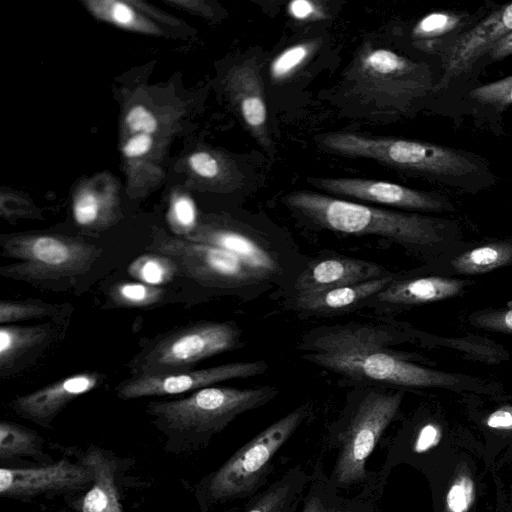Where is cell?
Listing matches in <instances>:
<instances>
[{
  "label": "cell",
  "instance_id": "6da1fadb",
  "mask_svg": "<svg viewBox=\"0 0 512 512\" xmlns=\"http://www.w3.org/2000/svg\"><path fill=\"white\" fill-rule=\"evenodd\" d=\"M410 329L396 324L349 322L310 330L298 349L302 359L363 387L445 388L489 391V383L459 373L431 369L396 349Z\"/></svg>",
  "mask_w": 512,
  "mask_h": 512
},
{
  "label": "cell",
  "instance_id": "7a4b0ae2",
  "mask_svg": "<svg viewBox=\"0 0 512 512\" xmlns=\"http://www.w3.org/2000/svg\"><path fill=\"white\" fill-rule=\"evenodd\" d=\"M283 201L299 216L320 228L358 236H378L415 251L426 252L440 246L447 236V223L439 219L368 206L313 191H293Z\"/></svg>",
  "mask_w": 512,
  "mask_h": 512
},
{
  "label": "cell",
  "instance_id": "3957f363",
  "mask_svg": "<svg viewBox=\"0 0 512 512\" xmlns=\"http://www.w3.org/2000/svg\"><path fill=\"white\" fill-rule=\"evenodd\" d=\"M275 386L206 387L175 400L151 401L146 411L170 439L200 443L221 432L237 416L277 396Z\"/></svg>",
  "mask_w": 512,
  "mask_h": 512
},
{
  "label": "cell",
  "instance_id": "277c9868",
  "mask_svg": "<svg viewBox=\"0 0 512 512\" xmlns=\"http://www.w3.org/2000/svg\"><path fill=\"white\" fill-rule=\"evenodd\" d=\"M316 139L320 147L333 154L370 159L428 176L462 177L478 168L475 161L458 150L421 141L355 132H330Z\"/></svg>",
  "mask_w": 512,
  "mask_h": 512
},
{
  "label": "cell",
  "instance_id": "5b68a950",
  "mask_svg": "<svg viewBox=\"0 0 512 512\" xmlns=\"http://www.w3.org/2000/svg\"><path fill=\"white\" fill-rule=\"evenodd\" d=\"M0 245L2 256L17 260L0 268L2 276L55 289L86 274L102 254L95 245L48 234L7 236Z\"/></svg>",
  "mask_w": 512,
  "mask_h": 512
},
{
  "label": "cell",
  "instance_id": "8992f818",
  "mask_svg": "<svg viewBox=\"0 0 512 512\" xmlns=\"http://www.w3.org/2000/svg\"><path fill=\"white\" fill-rule=\"evenodd\" d=\"M311 412L304 403L266 427L204 480L209 504L252 495L265 482L272 460Z\"/></svg>",
  "mask_w": 512,
  "mask_h": 512
},
{
  "label": "cell",
  "instance_id": "52a82bcc",
  "mask_svg": "<svg viewBox=\"0 0 512 512\" xmlns=\"http://www.w3.org/2000/svg\"><path fill=\"white\" fill-rule=\"evenodd\" d=\"M363 388L340 431L339 452L328 480L336 489L366 479L367 459L396 417L404 396L403 390Z\"/></svg>",
  "mask_w": 512,
  "mask_h": 512
},
{
  "label": "cell",
  "instance_id": "ba28073f",
  "mask_svg": "<svg viewBox=\"0 0 512 512\" xmlns=\"http://www.w3.org/2000/svg\"><path fill=\"white\" fill-rule=\"evenodd\" d=\"M235 322L200 321L151 340L129 362L131 375H151L194 369L200 361L243 346Z\"/></svg>",
  "mask_w": 512,
  "mask_h": 512
},
{
  "label": "cell",
  "instance_id": "9c48e42d",
  "mask_svg": "<svg viewBox=\"0 0 512 512\" xmlns=\"http://www.w3.org/2000/svg\"><path fill=\"white\" fill-rule=\"evenodd\" d=\"M420 66L386 48L365 46L346 72L348 96L372 111H392L420 87Z\"/></svg>",
  "mask_w": 512,
  "mask_h": 512
},
{
  "label": "cell",
  "instance_id": "30bf717a",
  "mask_svg": "<svg viewBox=\"0 0 512 512\" xmlns=\"http://www.w3.org/2000/svg\"><path fill=\"white\" fill-rule=\"evenodd\" d=\"M146 250L171 257L180 272L204 286L234 289L268 279L226 250L185 238L160 239Z\"/></svg>",
  "mask_w": 512,
  "mask_h": 512
},
{
  "label": "cell",
  "instance_id": "8fae6325",
  "mask_svg": "<svg viewBox=\"0 0 512 512\" xmlns=\"http://www.w3.org/2000/svg\"><path fill=\"white\" fill-rule=\"evenodd\" d=\"M268 364L261 361L231 362L204 369L131 375L116 386V395L123 400L150 396H171L197 391L232 379L248 378L263 374Z\"/></svg>",
  "mask_w": 512,
  "mask_h": 512
},
{
  "label": "cell",
  "instance_id": "7c38bea8",
  "mask_svg": "<svg viewBox=\"0 0 512 512\" xmlns=\"http://www.w3.org/2000/svg\"><path fill=\"white\" fill-rule=\"evenodd\" d=\"M307 181L327 193L365 202L426 212L452 209L440 197L397 183L349 177H308Z\"/></svg>",
  "mask_w": 512,
  "mask_h": 512
},
{
  "label": "cell",
  "instance_id": "4fadbf2b",
  "mask_svg": "<svg viewBox=\"0 0 512 512\" xmlns=\"http://www.w3.org/2000/svg\"><path fill=\"white\" fill-rule=\"evenodd\" d=\"M94 472L85 464L67 459L46 466L0 469V495L8 498L34 497L51 491H72L92 484Z\"/></svg>",
  "mask_w": 512,
  "mask_h": 512
},
{
  "label": "cell",
  "instance_id": "5bb4252c",
  "mask_svg": "<svg viewBox=\"0 0 512 512\" xmlns=\"http://www.w3.org/2000/svg\"><path fill=\"white\" fill-rule=\"evenodd\" d=\"M64 331V320L24 326L1 325L0 378L9 379L31 368Z\"/></svg>",
  "mask_w": 512,
  "mask_h": 512
},
{
  "label": "cell",
  "instance_id": "9a60e30c",
  "mask_svg": "<svg viewBox=\"0 0 512 512\" xmlns=\"http://www.w3.org/2000/svg\"><path fill=\"white\" fill-rule=\"evenodd\" d=\"M104 381L105 376L97 371L80 372L18 396L8 406L18 416L48 428L70 402Z\"/></svg>",
  "mask_w": 512,
  "mask_h": 512
},
{
  "label": "cell",
  "instance_id": "2e32d148",
  "mask_svg": "<svg viewBox=\"0 0 512 512\" xmlns=\"http://www.w3.org/2000/svg\"><path fill=\"white\" fill-rule=\"evenodd\" d=\"M185 239L226 250L269 278L282 272L275 252L262 237L241 225H213L194 228Z\"/></svg>",
  "mask_w": 512,
  "mask_h": 512
},
{
  "label": "cell",
  "instance_id": "e0dca14e",
  "mask_svg": "<svg viewBox=\"0 0 512 512\" xmlns=\"http://www.w3.org/2000/svg\"><path fill=\"white\" fill-rule=\"evenodd\" d=\"M473 284L467 279L445 276L394 278L364 307L396 311L412 306L446 300L463 294Z\"/></svg>",
  "mask_w": 512,
  "mask_h": 512
},
{
  "label": "cell",
  "instance_id": "ac0fdd59",
  "mask_svg": "<svg viewBox=\"0 0 512 512\" xmlns=\"http://www.w3.org/2000/svg\"><path fill=\"white\" fill-rule=\"evenodd\" d=\"M230 88L244 125L258 144L269 151L272 143L268 132V110L256 58L250 57L234 68Z\"/></svg>",
  "mask_w": 512,
  "mask_h": 512
},
{
  "label": "cell",
  "instance_id": "d6986e66",
  "mask_svg": "<svg viewBox=\"0 0 512 512\" xmlns=\"http://www.w3.org/2000/svg\"><path fill=\"white\" fill-rule=\"evenodd\" d=\"M512 32V3L494 11L452 47L444 67L443 82L468 70L476 60Z\"/></svg>",
  "mask_w": 512,
  "mask_h": 512
},
{
  "label": "cell",
  "instance_id": "ffe728a7",
  "mask_svg": "<svg viewBox=\"0 0 512 512\" xmlns=\"http://www.w3.org/2000/svg\"><path fill=\"white\" fill-rule=\"evenodd\" d=\"M391 275L380 265L351 257H329L312 262L296 279L295 293H310L359 284Z\"/></svg>",
  "mask_w": 512,
  "mask_h": 512
},
{
  "label": "cell",
  "instance_id": "44dd1931",
  "mask_svg": "<svg viewBox=\"0 0 512 512\" xmlns=\"http://www.w3.org/2000/svg\"><path fill=\"white\" fill-rule=\"evenodd\" d=\"M394 278L395 276L387 275L354 285L310 293H295L291 299V307L306 316L324 317L348 313L363 308Z\"/></svg>",
  "mask_w": 512,
  "mask_h": 512
},
{
  "label": "cell",
  "instance_id": "7402d4cb",
  "mask_svg": "<svg viewBox=\"0 0 512 512\" xmlns=\"http://www.w3.org/2000/svg\"><path fill=\"white\" fill-rule=\"evenodd\" d=\"M82 463L94 472L90 489L79 502L80 512H124L115 484L116 464L98 447L90 448Z\"/></svg>",
  "mask_w": 512,
  "mask_h": 512
},
{
  "label": "cell",
  "instance_id": "603a6c76",
  "mask_svg": "<svg viewBox=\"0 0 512 512\" xmlns=\"http://www.w3.org/2000/svg\"><path fill=\"white\" fill-rule=\"evenodd\" d=\"M310 479L301 467L290 469L267 489L255 495L245 512H295Z\"/></svg>",
  "mask_w": 512,
  "mask_h": 512
},
{
  "label": "cell",
  "instance_id": "cb8c5ba5",
  "mask_svg": "<svg viewBox=\"0 0 512 512\" xmlns=\"http://www.w3.org/2000/svg\"><path fill=\"white\" fill-rule=\"evenodd\" d=\"M452 274L474 276L512 265V240L496 241L464 251L450 261Z\"/></svg>",
  "mask_w": 512,
  "mask_h": 512
},
{
  "label": "cell",
  "instance_id": "d4e9b609",
  "mask_svg": "<svg viewBox=\"0 0 512 512\" xmlns=\"http://www.w3.org/2000/svg\"><path fill=\"white\" fill-rule=\"evenodd\" d=\"M301 512H374L370 503L346 499L328 480H311Z\"/></svg>",
  "mask_w": 512,
  "mask_h": 512
},
{
  "label": "cell",
  "instance_id": "484cf974",
  "mask_svg": "<svg viewBox=\"0 0 512 512\" xmlns=\"http://www.w3.org/2000/svg\"><path fill=\"white\" fill-rule=\"evenodd\" d=\"M71 309L65 305L51 304L39 299L2 300L0 302V323L11 325L15 322L34 319L64 320Z\"/></svg>",
  "mask_w": 512,
  "mask_h": 512
},
{
  "label": "cell",
  "instance_id": "4316f807",
  "mask_svg": "<svg viewBox=\"0 0 512 512\" xmlns=\"http://www.w3.org/2000/svg\"><path fill=\"white\" fill-rule=\"evenodd\" d=\"M40 435L25 426L11 421L0 422V458L8 460L16 456L43 457Z\"/></svg>",
  "mask_w": 512,
  "mask_h": 512
},
{
  "label": "cell",
  "instance_id": "83f0119b",
  "mask_svg": "<svg viewBox=\"0 0 512 512\" xmlns=\"http://www.w3.org/2000/svg\"><path fill=\"white\" fill-rule=\"evenodd\" d=\"M422 343H434V345H442L451 347L463 352L466 356L475 360L488 363H496L508 358V352L500 345L489 341V339L479 337L469 338H439L422 333L418 336Z\"/></svg>",
  "mask_w": 512,
  "mask_h": 512
},
{
  "label": "cell",
  "instance_id": "f1b7e54d",
  "mask_svg": "<svg viewBox=\"0 0 512 512\" xmlns=\"http://www.w3.org/2000/svg\"><path fill=\"white\" fill-rule=\"evenodd\" d=\"M128 273L133 278L151 286L170 282L180 271L177 263L169 256L148 253L137 257L128 266Z\"/></svg>",
  "mask_w": 512,
  "mask_h": 512
},
{
  "label": "cell",
  "instance_id": "f546056e",
  "mask_svg": "<svg viewBox=\"0 0 512 512\" xmlns=\"http://www.w3.org/2000/svg\"><path fill=\"white\" fill-rule=\"evenodd\" d=\"M319 39L296 43L281 51L270 63L269 73L273 83H282L300 70L320 48Z\"/></svg>",
  "mask_w": 512,
  "mask_h": 512
},
{
  "label": "cell",
  "instance_id": "4dcf8cb0",
  "mask_svg": "<svg viewBox=\"0 0 512 512\" xmlns=\"http://www.w3.org/2000/svg\"><path fill=\"white\" fill-rule=\"evenodd\" d=\"M164 290L142 282H120L110 291L112 302L125 308H143L161 301Z\"/></svg>",
  "mask_w": 512,
  "mask_h": 512
},
{
  "label": "cell",
  "instance_id": "1f68e13d",
  "mask_svg": "<svg viewBox=\"0 0 512 512\" xmlns=\"http://www.w3.org/2000/svg\"><path fill=\"white\" fill-rule=\"evenodd\" d=\"M460 17L448 12H433L420 19L412 30L416 39L442 36L460 24Z\"/></svg>",
  "mask_w": 512,
  "mask_h": 512
},
{
  "label": "cell",
  "instance_id": "d6a6232c",
  "mask_svg": "<svg viewBox=\"0 0 512 512\" xmlns=\"http://www.w3.org/2000/svg\"><path fill=\"white\" fill-rule=\"evenodd\" d=\"M468 320L478 329L512 335V307L478 310L470 314Z\"/></svg>",
  "mask_w": 512,
  "mask_h": 512
},
{
  "label": "cell",
  "instance_id": "836d02e7",
  "mask_svg": "<svg viewBox=\"0 0 512 512\" xmlns=\"http://www.w3.org/2000/svg\"><path fill=\"white\" fill-rule=\"evenodd\" d=\"M472 99L495 106L512 104V75L481 85L469 92Z\"/></svg>",
  "mask_w": 512,
  "mask_h": 512
},
{
  "label": "cell",
  "instance_id": "e575fe53",
  "mask_svg": "<svg viewBox=\"0 0 512 512\" xmlns=\"http://www.w3.org/2000/svg\"><path fill=\"white\" fill-rule=\"evenodd\" d=\"M474 484L468 475H460L451 484L446 495L448 512H467L473 502Z\"/></svg>",
  "mask_w": 512,
  "mask_h": 512
},
{
  "label": "cell",
  "instance_id": "d590c367",
  "mask_svg": "<svg viewBox=\"0 0 512 512\" xmlns=\"http://www.w3.org/2000/svg\"><path fill=\"white\" fill-rule=\"evenodd\" d=\"M100 200L92 191L80 193L73 203V215L77 224L88 227L97 223L100 218Z\"/></svg>",
  "mask_w": 512,
  "mask_h": 512
},
{
  "label": "cell",
  "instance_id": "8d00e7d4",
  "mask_svg": "<svg viewBox=\"0 0 512 512\" xmlns=\"http://www.w3.org/2000/svg\"><path fill=\"white\" fill-rule=\"evenodd\" d=\"M188 162L194 173L208 180L225 177L228 171L225 163L223 164L218 157L206 151L193 153Z\"/></svg>",
  "mask_w": 512,
  "mask_h": 512
},
{
  "label": "cell",
  "instance_id": "74e56055",
  "mask_svg": "<svg viewBox=\"0 0 512 512\" xmlns=\"http://www.w3.org/2000/svg\"><path fill=\"white\" fill-rule=\"evenodd\" d=\"M171 221L178 233L185 237L196 226V208L193 201L187 196L177 197L171 206Z\"/></svg>",
  "mask_w": 512,
  "mask_h": 512
},
{
  "label": "cell",
  "instance_id": "f35d334b",
  "mask_svg": "<svg viewBox=\"0 0 512 512\" xmlns=\"http://www.w3.org/2000/svg\"><path fill=\"white\" fill-rule=\"evenodd\" d=\"M128 127L138 133L151 135L158 128L156 117L143 105L132 107L126 115Z\"/></svg>",
  "mask_w": 512,
  "mask_h": 512
},
{
  "label": "cell",
  "instance_id": "ab89813d",
  "mask_svg": "<svg viewBox=\"0 0 512 512\" xmlns=\"http://www.w3.org/2000/svg\"><path fill=\"white\" fill-rule=\"evenodd\" d=\"M289 15L303 22L319 21L326 18L324 8L315 1L310 0H294L287 6Z\"/></svg>",
  "mask_w": 512,
  "mask_h": 512
},
{
  "label": "cell",
  "instance_id": "60d3db41",
  "mask_svg": "<svg viewBox=\"0 0 512 512\" xmlns=\"http://www.w3.org/2000/svg\"><path fill=\"white\" fill-rule=\"evenodd\" d=\"M153 139L151 135L138 133L132 136L122 148V152L127 158L141 157L152 148Z\"/></svg>",
  "mask_w": 512,
  "mask_h": 512
},
{
  "label": "cell",
  "instance_id": "b9f144b4",
  "mask_svg": "<svg viewBox=\"0 0 512 512\" xmlns=\"http://www.w3.org/2000/svg\"><path fill=\"white\" fill-rule=\"evenodd\" d=\"M108 3L110 5L108 15L114 23L125 27L134 23L136 14L130 6L119 1H112Z\"/></svg>",
  "mask_w": 512,
  "mask_h": 512
},
{
  "label": "cell",
  "instance_id": "7bdbcfd3",
  "mask_svg": "<svg viewBox=\"0 0 512 512\" xmlns=\"http://www.w3.org/2000/svg\"><path fill=\"white\" fill-rule=\"evenodd\" d=\"M441 438L440 428L432 423L425 425L417 438L415 449L417 452H424L438 444Z\"/></svg>",
  "mask_w": 512,
  "mask_h": 512
},
{
  "label": "cell",
  "instance_id": "ee69618b",
  "mask_svg": "<svg viewBox=\"0 0 512 512\" xmlns=\"http://www.w3.org/2000/svg\"><path fill=\"white\" fill-rule=\"evenodd\" d=\"M485 424L496 430H512V406H502L496 409L488 415Z\"/></svg>",
  "mask_w": 512,
  "mask_h": 512
},
{
  "label": "cell",
  "instance_id": "f6af8a7d",
  "mask_svg": "<svg viewBox=\"0 0 512 512\" xmlns=\"http://www.w3.org/2000/svg\"><path fill=\"white\" fill-rule=\"evenodd\" d=\"M488 55L494 59H502L512 55V32L498 41L488 52Z\"/></svg>",
  "mask_w": 512,
  "mask_h": 512
}]
</instances>
